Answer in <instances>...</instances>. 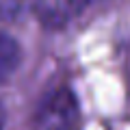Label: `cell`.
I'll list each match as a JSON object with an SVG mask.
<instances>
[{
    "label": "cell",
    "mask_w": 130,
    "mask_h": 130,
    "mask_svg": "<svg viewBox=\"0 0 130 130\" xmlns=\"http://www.w3.org/2000/svg\"><path fill=\"white\" fill-rule=\"evenodd\" d=\"M5 126V108H2V102H0V130Z\"/></svg>",
    "instance_id": "obj_6"
},
{
    "label": "cell",
    "mask_w": 130,
    "mask_h": 130,
    "mask_svg": "<svg viewBox=\"0 0 130 130\" xmlns=\"http://www.w3.org/2000/svg\"><path fill=\"white\" fill-rule=\"evenodd\" d=\"M35 0H0V22L18 20L32 7Z\"/></svg>",
    "instance_id": "obj_4"
},
{
    "label": "cell",
    "mask_w": 130,
    "mask_h": 130,
    "mask_svg": "<svg viewBox=\"0 0 130 130\" xmlns=\"http://www.w3.org/2000/svg\"><path fill=\"white\" fill-rule=\"evenodd\" d=\"M32 9L46 26H52V28L65 26L80 11L72 0H35Z\"/></svg>",
    "instance_id": "obj_2"
},
{
    "label": "cell",
    "mask_w": 130,
    "mask_h": 130,
    "mask_svg": "<svg viewBox=\"0 0 130 130\" xmlns=\"http://www.w3.org/2000/svg\"><path fill=\"white\" fill-rule=\"evenodd\" d=\"M76 119H78V106L72 91L67 89L50 93L37 113L39 130H74Z\"/></svg>",
    "instance_id": "obj_1"
},
{
    "label": "cell",
    "mask_w": 130,
    "mask_h": 130,
    "mask_svg": "<svg viewBox=\"0 0 130 130\" xmlns=\"http://www.w3.org/2000/svg\"><path fill=\"white\" fill-rule=\"evenodd\" d=\"M20 59H22V50L18 41L7 32H0V80L13 76V72L20 65Z\"/></svg>",
    "instance_id": "obj_3"
},
{
    "label": "cell",
    "mask_w": 130,
    "mask_h": 130,
    "mask_svg": "<svg viewBox=\"0 0 130 130\" xmlns=\"http://www.w3.org/2000/svg\"><path fill=\"white\" fill-rule=\"evenodd\" d=\"M78 9H85V7H91V5H95V2H102V0H72Z\"/></svg>",
    "instance_id": "obj_5"
}]
</instances>
